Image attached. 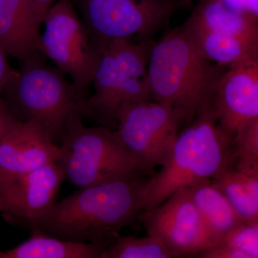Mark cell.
<instances>
[{"mask_svg": "<svg viewBox=\"0 0 258 258\" xmlns=\"http://www.w3.org/2000/svg\"><path fill=\"white\" fill-rule=\"evenodd\" d=\"M142 174L79 188L25 226L63 240L108 247L140 215L139 202L147 181Z\"/></svg>", "mask_w": 258, "mask_h": 258, "instance_id": "obj_1", "label": "cell"}, {"mask_svg": "<svg viewBox=\"0 0 258 258\" xmlns=\"http://www.w3.org/2000/svg\"><path fill=\"white\" fill-rule=\"evenodd\" d=\"M235 161L233 140L222 130L209 105L178 134L166 164L146 181L139 202L141 212L164 203L181 188L213 179Z\"/></svg>", "mask_w": 258, "mask_h": 258, "instance_id": "obj_2", "label": "cell"}, {"mask_svg": "<svg viewBox=\"0 0 258 258\" xmlns=\"http://www.w3.org/2000/svg\"><path fill=\"white\" fill-rule=\"evenodd\" d=\"M45 58L38 53L23 61L18 76L0 98L15 119L35 122L60 147L71 122L91 114L87 98L78 92L64 73L48 66Z\"/></svg>", "mask_w": 258, "mask_h": 258, "instance_id": "obj_3", "label": "cell"}, {"mask_svg": "<svg viewBox=\"0 0 258 258\" xmlns=\"http://www.w3.org/2000/svg\"><path fill=\"white\" fill-rule=\"evenodd\" d=\"M222 76L202 55L184 25L153 47L145 79L151 98L191 119L212 104Z\"/></svg>", "mask_w": 258, "mask_h": 258, "instance_id": "obj_4", "label": "cell"}, {"mask_svg": "<svg viewBox=\"0 0 258 258\" xmlns=\"http://www.w3.org/2000/svg\"><path fill=\"white\" fill-rule=\"evenodd\" d=\"M56 162L66 179L79 188L140 171L116 131L102 125L86 126L79 118L73 120L68 127Z\"/></svg>", "mask_w": 258, "mask_h": 258, "instance_id": "obj_5", "label": "cell"}, {"mask_svg": "<svg viewBox=\"0 0 258 258\" xmlns=\"http://www.w3.org/2000/svg\"><path fill=\"white\" fill-rule=\"evenodd\" d=\"M184 119L183 112L159 102L125 103L117 113L115 131L139 171L152 176L170 157Z\"/></svg>", "mask_w": 258, "mask_h": 258, "instance_id": "obj_6", "label": "cell"}, {"mask_svg": "<svg viewBox=\"0 0 258 258\" xmlns=\"http://www.w3.org/2000/svg\"><path fill=\"white\" fill-rule=\"evenodd\" d=\"M42 25L40 52L69 76L78 92L88 98L101 52L93 47L71 0L54 3Z\"/></svg>", "mask_w": 258, "mask_h": 258, "instance_id": "obj_7", "label": "cell"}, {"mask_svg": "<svg viewBox=\"0 0 258 258\" xmlns=\"http://www.w3.org/2000/svg\"><path fill=\"white\" fill-rule=\"evenodd\" d=\"M93 47L102 52L117 39L132 40L157 30L175 5L172 0H71Z\"/></svg>", "mask_w": 258, "mask_h": 258, "instance_id": "obj_8", "label": "cell"}, {"mask_svg": "<svg viewBox=\"0 0 258 258\" xmlns=\"http://www.w3.org/2000/svg\"><path fill=\"white\" fill-rule=\"evenodd\" d=\"M139 216L148 235L160 239L175 257L197 255L217 245L194 203L189 187L181 188Z\"/></svg>", "mask_w": 258, "mask_h": 258, "instance_id": "obj_9", "label": "cell"}, {"mask_svg": "<svg viewBox=\"0 0 258 258\" xmlns=\"http://www.w3.org/2000/svg\"><path fill=\"white\" fill-rule=\"evenodd\" d=\"M66 179L57 162L0 179V212L7 221L25 226L57 202Z\"/></svg>", "mask_w": 258, "mask_h": 258, "instance_id": "obj_10", "label": "cell"}, {"mask_svg": "<svg viewBox=\"0 0 258 258\" xmlns=\"http://www.w3.org/2000/svg\"><path fill=\"white\" fill-rule=\"evenodd\" d=\"M212 108L231 138L258 118V59L231 67L217 83Z\"/></svg>", "mask_w": 258, "mask_h": 258, "instance_id": "obj_11", "label": "cell"}, {"mask_svg": "<svg viewBox=\"0 0 258 258\" xmlns=\"http://www.w3.org/2000/svg\"><path fill=\"white\" fill-rule=\"evenodd\" d=\"M92 85L94 94L87 98L90 114L102 126L112 130L116 128L117 113L123 103L149 101L151 98L145 79L122 74L106 50L102 51Z\"/></svg>", "mask_w": 258, "mask_h": 258, "instance_id": "obj_12", "label": "cell"}, {"mask_svg": "<svg viewBox=\"0 0 258 258\" xmlns=\"http://www.w3.org/2000/svg\"><path fill=\"white\" fill-rule=\"evenodd\" d=\"M60 156V147L52 143L35 122L17 121L0 140V179L34 170Z\"/></svg>", "mask_w": 258, "mask_h": 258, "instance_id": "obj_13", "label": "cell"}, {"mask_svg": "<svg viewBox=\"0 0 258 258\" xmlns=\"http://www.w3.org/2000/svg\"><path fill=\"white\" fill-rule=\"evenodd\" d=\"M40 25L24 0H0V48L16 60L40 52Z\"/></svg>", "mask_w": 258, "mask_h": 258, "instance_id": "obj_14", "label": "cell"}, {"mask_svg": "<svg viewBox=\"0 0 258 258\" xmlns=\"http://www.w3.org/2000/svg\"><path fill=\"white\" fill-rule=\"evenodd\" d=\"M186 24L258 43V16L237 11L217 0H201Z\"/></svg>", "mask_w": 258, "mask_h": 258, "instance_id": "obj_15", "label": "cell"}, {"mask_svg": "<svg viewBox=\"0 0 258 258\" xmlns=\"http://www.w3.org/2000/svg\"><path fill=\"white\" fill-rule=\"evenodd\" d=\"M188 187L216 244L221 243L230 231L244 222L224 194L214 186L211 179L198 181Z\"/></svg>", "mask_w": 258, "mask_h": 258, "instance_id": "obj_16", "label": "cell"}, {"mask_svg": "<svg viewBox=\"0 0 258 258\" xmlns=\"http://www.w3.org/2000/svg\"><path fill=\"white\" fill-rule=\"evenodd\" d=\"M28 240L8 250L0 258H101L106 246L63 240L31 230Z\"/></svg>", "mask_w": 258, "mask_h": 258, "instance_id": "obj_17", "label": "cell"}, {"mask_svg": "<svg viewBox=\"0 0 258 258\" xmlns=\"http://www.w3.org/2000/svg\"><path fill=\"white\" fill-rule=\"evenodd\" d=\"M184 27L207 60L220 64H229L231 68L258 59V43L194 28L187 24H185Z\"/></svg>", "mask_w": 258, "mask_h": 258, "instance_id": "obj_18", "label": "cell"}, {"mask_svg": "<svg viewBox=\"0 0 258 258\" xmlns=\"http://www.w3.org/2000/svg\"><path fill=\"white\" fill-rule=\"evenodd\" d=\"M244 222H258V171L232 166L211 179Z\"/></svg>", "mask_w": 258, "mask_h": 258, "instance_id": "obj_19", "label": "cell"}, {"mask_svg": "<svg viewBox=\"0 0 258 258\" xmlns=\"http://www.w3.org/2000/svg\"><path fill=\"white\" fill-rule=\"evenodd\" d=\"M164 242L154 236L118 237L104 249L101 258H174Z\"/></svg>", "mask_w": 258, "mask_h": 258, "instance_id": "obj_20", "label": "cell"}, {"mask_svg": "<svg viewBox=\"0 0 258 258\" xmlns=\"http://www.w3.org/2000/svg\"><path fill=\"white\" fill-rule=\"evenodd\" d=\"M103 50L111 56L125 76L141 79L147 75L150 52L145 43H135L128 39H117L110 42Z\"/></svg>", "mask_w": 258, "mask_h": 258, "instance_id": "obj_21", "label": "cell"}, {"mask_svg": "<svg viewBox=\"0 0 258 258\" xmlns=\"http://www.w3.org/2000/svg\"><path fill=\"white\" fill-rule=\"evenodd\" d=\"M235 164L238 169L258 171V118L244 125L233 139Z\"/></svg>", "mask_w": 258, "mask_h": 258, "instance_id": "obj_22", "label": "cell"}, {"mask_svg": "<svg viewBox=\"0 0 258 258\" xmlns=\"http://www.w3.org/2000/svg\"><path fill=\"white\" fill-rule=\"evenodd\" d=\"M221 243L245 254L247 258L258 257V222H244L230 231Z\"/></svg>", "mask_w": 258, "mask_h": 258, "instance_id": "obj_23", "label": "cell"}, {"mask_svg": "<svg viewBox=\"0 0 258 258\" xmlns=\"http://www.w3.org/2000/svg\"><path fill=\"white\" fill-rule=\"evenodd\" d=\"M202 258H247L245 254L227 244L220 243L197 254Z\"/></svg>", "mask_w": 258, "mask_h": 258, "instance_id": "obj_24", "label": "cell"}, {"mask_svg": "<svg viewBox=\"0 0 258 258\" xmlns=\"http://www.w3.org/2000/svg\"><path fill=\"white\" fill-rule=\"evenodd\" d=\"M18 75L16 71L10 66L8 55L3 49L0 48V95L8 84Z\"/></svg>", "mask_w": 258, "mask_h": 258, "instance_id": "obj_25", "label": "cell"}, {"mask_svg": "<svg viewBox=\"0 0 258 258\" xmlns=\"http://www.w3.org/2000/svg\"><path fill=\"white\" fill-rule=\"evenodd\" d=\"M24 2L37 23L41 26L44 18L55 0H24Z\"/></svg>", "mask_w": 258, "mask_h": 258, "instance_id": "obj_26", "label": "cell"}, {"mask_svg": "<svg viewBox=\"0 0 258 258\" xmlns=\"http://www.w3.org/2000/svg\"><path fill=\"white\" fill-rule=\"evenodd\" d=\"M232 9L258 16V0H217Z\"/></svg>", "mask_w": 258, "mask_h": 258, "instance_id": "obj_27", "label": "cell"}, {"mask_svg": "<svg viewBox=\"0 0 258 258\" xmlns=\"http://www.w3.org/2000/svg\"><path fill=\"white\" fill-rule=\"evenodd\" d=\"M17 121L18 120L11 115L0 98V140L9 132Z\"/></svg>", "mask_w": 258, "mask_h": 258, "instance_id": "obj_28", "label": "cell"}]
</instances>
